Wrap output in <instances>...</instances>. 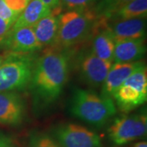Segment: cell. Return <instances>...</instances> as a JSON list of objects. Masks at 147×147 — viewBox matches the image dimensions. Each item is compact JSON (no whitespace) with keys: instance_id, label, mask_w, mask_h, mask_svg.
<instances>
[{"instance_id":"cell-10","label":"cell","mask_w":147,"mask_h":147,"mask_svg":"<svg viewBox=\"0 0 147 147\" xmlns=\"http://www.w3.org/2000/svg\"><path fill=\"white\" fill-rule=\"evenodd\" d=\"M27 105L18 92H0V123L19 126L26 116Z\"/></svg>"},{"instance_id":"cell-21","label":"cell","mask_w":147,"mask_h":147,"mask_svg":"<svg viewBox=\"0 0 147 147\" xmlns=\"http://www.w3.org/2000/svg\"><path fill=\"white\" fill-rule=\"evenodd\" d=\"M19 15L15 13L7 6L3 0H0V17L6 21H9L12 25L16 21Z\"/></svg>"},{"instance_id":"cell-8","label":"cell","mask_w":147,"mask_h":147,"mask_svg":"<svg viewBox=\"0 0 147 147\" xmlns=\"http://www.w3.org/2000/svg\"><path fill=\"white\" fill-rule=\"evenodd\" d=\"M113 62L97 57L91 52L85 50L79 53L76 59V67L79 77L91 88L102 86Z\"/></svg>"},{"instance_id":"cell-1","label":"cell","mask_w":147,"mask_h":147,"mask_svg":"<svg viewBox=\"0 0 147 147\" xmlns=\"http://www.w3.org/2000/svg\"><path fill=\"white\" fill-rule=\"evenodd\" d=\"M69 71V58L63 50L47 48L36 58L29 89L38 109L55 103L63 92Z\"/></svg>"},{"instance_id":"cell-20","label":"cell","mask_w":147,"mask_h":147,"mask_svg":"<svg viewBox=\"0 0 147 147\" xmlns=\"http://www.w3.org/2000/svg\"><path fill=\"white\" fill-rule=\"evenodd\" d=\"M99 0H60L61 8L67 11L92 9Z\"/></svg>"},{"instance_id":"cell-14","label":"cell","mask_w":147,"mask_h":147,"mask_svg":"<svg viewBox=\"0 0 147 147\" xmlns=\"http://www.w3.org/2000/svg\"><path fill=\"white\" fill-rule=\"evenodd\" d=\"M145 39L146 38L115 42L113 62L129 63L140 61L146 52Z\"/></svg>"},{"instance_id":"cell-26","label":"cell","mask_w":147,"mask_h":147,"mask_svg":"<svg viewBox=\"0 0 147 147\" xmlns=\"http://www.w3.org/2000/svg\"><path fill=\"white\" fill-rule=\"evenodd\" d=\"M132 147H147V143L146 142H139L134 144Z\"/></svg>"},{"instance_id":"cell-4","label":"cell","mask_w":147,"mask_h":147,"mask_svg":"<svg viewBox=\"0 0 147 147\" xmlns=\"http://www.w3.org/2000/svg\"><path fill=\"white\" fill-rule=\"evenodd\" d=\"M36 57L7 53L0 65V92H17L29 86Z\"/></svg>"},{"instance_id":"cell-18","label":"cell","mask_w":147,"mask_h":147,"mask_svg":"<svg viewBox=\"0 0 147 147\" xmlns=\"http://www.w3.org/2000/svg\"><path fill=\"white\" fill-rule=\"evenodd\" d=\"M132 0H99L93 7L97 18L108 21L116 11Z\"/></svg>"},{"instance_id":"cell-11","label":"cell","mask_w":147,"mask_h":147,"mask_svg":"<svg viewBox=\"0 0 147 147\" xmlns=\"http://www.w3.org/2000/svg\"><path fill=\"white\" fill-rule=\"evenodd\" d=\"M145 66L146 65L143 61L129 63H113L101 86L100 95L112 98L116 90L126 81V79L138 69Z\"/></svg>"},{"instance_id":"cell-22","label":"cell","mask_w":147,"mask_h":147,"mask_svg":"<svg viewBox=\"0 0 147 147\" xmlns=\"http://www.w3.org/2000/svg\"><path fill=\"white\" fill-rule=\"evenodd\" d=\"M7 6L17 15H20L31 0H3Z\"/></svg>"},{"instance_id":"cell-27","label":"cell","mask_w":147,"mask_h":147,"mask_svg":"<svg viewBox=\"0 0 147 147\" xmlns=\"http://www.w3.org/2000/svg\"><path fill=\"white\" fill-rule=\"evenodd\" d=\"M3 60H4V56H3V55H0V65H2L3 61Z\"/></svg>"},{"instance_id":"cell-5","label":"cell","mask_w":147,"mask_h":147,"mask_svg":"<svg viewBox=\"0 0 147 147\" xmlns=\"http://www.w3.org/2000/svg\"><path fill=\"white\" fill-rule=\"evenodd\" d=\"M116 107L127 114L144 105L147 100L146 66L138 69L112 96Z\"/></svg>"},{"instance_id":"cell-28","label":"cell","mask_w":147,"mask_h":147,"mask_svg":"<svg viewBox=\"0 0 147 147\" xmlns=\"http://www.w3.org/2000/svg\"><path fill=\"white\" fill-rule=\"evenodd\" d=\"M11 147H14V146H11Z\"/></svg>"},{"instance_id":"cell-16","label":"cell","mask_w":147,"mask_h":147,"mask_svg":"<svg viewBox=\"0 0 147 147\" xmlns=\"http://www.w3.org/2000/svg\"><path fill=\"white\" fill-rule=\"evenodd\" d=\"M51 14V10L40 0H31L25 10L18 16L11 29L33 27L42 18Z\"/></svg>"},{"instance_id":"cell-25","label":"cell","mask_w":147,"mask_h":147,"mask_svg":"<svg viewBox=\"0 0 147 147\" xmlns=\"http://www.w3.org/2000/svg\"><path fill=\"white\" fill-rule=\"evenodd\" d=\"M12 145V142L9 137L0 135V147H11Z\"/></svg>"},{"instance_id":"cell-3","label":"cell","mask_w":147,"mask_h":147,"mask_svg":"<svg viewBox=\"0 0 147 147\" xmlns=\"http://www.w3.org/2000/svg\"><path fill=\"white\" fill-rule=\"evenodd\" d=\"M97 17L93 8L66 11L58 16L57 37L54 48L66 50L92 37Z\"/></svg>"},{"instance_id":"cell-17","label":"cell","mask_w":147,"mask_h":147,"mask_svg":"<svg viewBox=\"0 0 147 147\" xmlns=\"http://www.w3.org/2000/svg\"><path fill=\"white\" fill-rule=\"evenodd\" d=\"M147 0H132L121 7L106 22L132 18H146Z\"/></svg>"},{"instance_id":"cell-7","label":"cell","mask_w":147,"mask_h":147,"mask_svg":"<svg viewBox=\"0 0 147 147\" xmlns=\"http://www.w3.org/2000/svg\"><path fill=\"white\" fill-rule=\"evenodd\" d=\"M52 133L61 147H103L98 134L76 123L58 124Z\"/></svg>"},{"instance_id":"cell-6","label":"cell","mask_w":147,"mask_h":147,"mask_svg":"<svg viewBox=\"0 0 147 147\" xmlns=\"http://www.w3.org/2000/svg\"><path fill=\"white\" fill-rule=\"evenodd\" d=\"M147 132L146 110L129 115L119 116L107 129L108 137L115 146H120L145 137Z\"/></svg>"},{"instance_id":"cell-15","label":"cell","mask_w":147,"mask_h":147,"mask_svg":"<svg viewBox=\"0 0 147 147\" xmlns=\"http://www.w3.org/2000/svg\"><path fill=\"white\" fill-rule=\"evenodd\" d=\"M58 16L55 14H49L42 18L33 26L37 40L43 47H53L57 37Z\"/></svg>"},{"instance_id":"cell-9","label":"cell","mask_w":147,"mask_h":147,"mask_svg":"<svg viewBox=\"0 0 147 147\" xmlns=\"http://www.w3.org/2000/svg\"><path fill=\"white\" fill-rule=\"evenodd\" d=\"M1 47L7 54H34L42 49L41 44L37 40L33 27L11 29Z\"/></svg>"},{"instance_id":"cell-12","label":"cell","mask_w":147,"mask_h":147,"mask_svg":"<svg viewBox=\"0 0 147 147\" xmlns=\"http://www.w3.org/2000/svg\"><path fill=\"white\" fill-rule=\"evenodd\" d=\"M115 42L146 38V18H132L106 22Z\"/></svg>"},{"instance_id":"cell-24","label":"cell","mask_w":147,"mask_h":147,"mask_svg":"<svg viewBox=\"0 0 147 147\" xmlns=\"http://www.w3.org/2000/svg\"><path fill=\"white\" fill-rule=\"evenodd\" d=\"M11 26H12L11 23L0 17V47Z\"/></svg>"},{"instance_id":"cell-13","label":"cell","mask_w":147,"mask_h":147,"mask_svg":"<svg viewBox=\"0 0 147 147\" xmlns=\"http://www.w3.org/2000/svg\"><path fill=\"white\" fill-rule=\"evenodd\" d=\"M92 36L91 52L97 57L113 62L115 41L106 26V21L97 18Z\"/></svg>"},{"instance_id":"cell-2","label":"cell","mask_w":147,"mask_h":147,"mask_svg":"<svg viewBox=\"0 0 147 147\" xmlns=\"http://www.w3.org/2000/svg\"><path fill=\"white\" fill-rule=\"evenodd\" d=\"M69 110L75 118L96 127H101L117 113L111 97L97 94L94 91L76 88L73 91Z\"/></svg>"},{"instance_id":"cell-23","label":"cell","mask_w":147,"mask_h":147,"mask_svg":"<svg viewBox=\"0 0 147 147\" xmlns=\"http://www.w3.org/2000/svg\"><path fill=\"white\" fill-rule=\"evenodd\" d=\"M40 1L51 10V13L57 16L61 13L62 8L60 4V0H40Z\"/></svg>"},{"instance_id":"cell-19","label":"cell","mask_w":147,"mask_h":147,"mask_svg":"<svg viewBox=\"0 0 147 147\" xmlns=\"http://www.w3.org/2000/svg\"><path fill=\"white\" fill-rule=\"evenodd\" d=\"M28 147H61L47 132L34 130L28 137Z\"/></svg>"}]
</instances>
